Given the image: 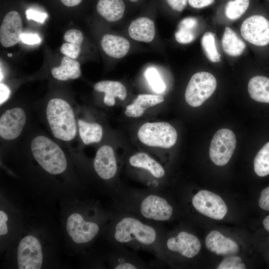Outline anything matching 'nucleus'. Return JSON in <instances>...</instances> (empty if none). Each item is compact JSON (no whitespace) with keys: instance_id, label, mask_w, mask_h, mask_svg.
I'll list each match as a JSON object with an SVG mask.
<instances>
[{"instance_id":"17","label":"nucleus","mask_w":269,"mask_h":269,"mask_svg":"<svg viewBox=\"0 0 269 269\" xmlns=\"http://www.w3.org/2000/svg\"><path fill=\"white\" fill-rule=\"evenodd\" d=\"M128 32L133 39L143 42H150L155 37L154 22L147 17H138L130 24Z\"/></svg>"},{"instance_id":"15","label":"nucleus","mask_w":269,"mask_h":269,"mask_svg":"<svg viewBox=\"0 0 269 269\" xmlns=\"http://www.w3.org/2000/svg\"><path fill=\"white\" fill-rule=\"evenodd\" d=\"M94 169L103 179L113 178L117 170L116 159L113 148L104 145L97 151L94 161Z\"/></svg>"},{"instance_id":"21","label":"nucleus","mask_w":269,"mask_h":269,"mask_svg":"<svg viewBox=\"0 0 269 269\" xmlns=\"http://www.w3.org/2000/svg\"><path fill=\"white\" fill-rule=\"evenodd\" d=\"M97 10L103 18L109 22H115L124 16L126 5L123 0H99Z\"/></svg>"},{"instance_id":"41","label":"nucleus","mask_w":269,"mask_h":269,"mask_svg":"<svg viewBox=\"0 0 269 269\" xmlns=\"http://www.w3.org/2000/svg\"><path fill=\"white\" fill-rule=\"evenodd\" d=\"M8 217L3 211H0V235H4L7 234L8 230L6 225V221Z\"/></svg>"},{"instance_id":"29","label":"nucleus","mask_w":269,"mask_h":269,"mask_svg":"<svg viewBox=\"0 0 269 269\" xmlns=\"http://www.w3.org/2000/svg\"><path fill=\"white\" fill-rule=\"evenodd\" d=\"M250 4L249 0H234L229 1L225 7L226 16L231 20L239 18L247 10Z\"/></svg>"},{"instance_id":"28","label":"nucleus","mask_w":269,"mask_h":269,"mask_svg":"<svg viewBox=\"0 0 269 269\" xmlns=\"http://www.w3.org/2000/svg\"><path fill=\"white\" fill-rule=\"evenodd\" d=\"M201 45L207 58L212 62L220 61L221 55L216 47L215 35L211 32H206L201 38Z\"/></svg>"},{"instance_id":"40","label":"nucleus","mask_w":269,"mask_h":269,"mask_svg":"<svg viewBox=\"0 0 269 269\" xmlns=\"http://www.w3.org/2000/svg\"><path fill=\"white\" fill-rule=\"evenodd\" d=\"M10 91L9 88L5 84H0V104H3L9 98Z\"/></svg>"},{"instance_id":"9","label":"nucleus","mask_w":269,"mask_h":269,"mask_svg":"<svg viewBox=\"0 0 269 269\" xmlns=\"http://www.w3.org/2000/svg\"><path fill=\"white\" fill-rule=\"evenodd\" d=\"M241 33L249 43L259 46L269 44V21L261 15H254L242 23Z\"/></svg>"},{"instance_id":"44","label":"nucleus","mask_w":269,"mask_h":269,"mask_svg":"<svg viewBox=\"0 0 269 269\" xmlns=\"http://www.w3.org/2000/svg\"><path fill=\"white\" fill-rule=\"evenodd\" d=\"M263 223L266 230L269 232V215L264 219Z\"/></svg>"},{"instance_id":"10","label":"nucleus","mask_w":269,"mask_h":269,"mask_svg":"<svg viewBox=\"0 0 269 269\" xmlns=\"http://www.w3.org/2000/svg\"><path fill=\"white\" fill-rule=\"evenodd\" d=\"M66 228L68 235L74 242L78 244L90 242L99 231L97 224L85 221L80 214L76 213L68 217Z\"/></svg>"},{"instance_id":"31","label":"nucleus","mask_w":269,"mask_h":269,"mask_svg":"<svg viewBox=\"0 0 269 269\" xmlns=\"http://www.w3.org/2000/svg\"><path fill=\"white\" fill-rule=\"evenodd\" d=\"M195 29L178 26L175 33L176 40L181 44H188L195 39Z\"/></svg>"},{"instance_id":"27","label":"nucleus","mask_w":269,"mask_h":269,"mask_svg":"<svg viewBox=\"0 0 269 269\" xmlns=\"http://www.w3.org/2000/svg\"><path fill=\"white\" fill-rule=\"evenodd\" d=\"M254 171L260 177L269 174V142L259 151L254 161Z\"/></svg>"},{"instance_id":"1","label":"nucleus","mask_w":269,"mask_h":269,"mask_svg":"<svg viewBox=\"0 0 269 269\" xmlns=\"http://www.w3.org/2000/svg\"><path fill=\"white\" fill-rule=\"evenodd\" d=\"M46 117L53 135L63 141L73 139L77 133V126L70 105L59 98L51 99L47 106Z\"/></svg>"},{"instance_id":"23","label":"nucleus","mask_w":269,"mask_h":269,"mask_svg":"<svg viewBox=\"0 0 269 269\" xmlns=\"http://www.w3.org/2000/svg\"><path fill=\"white\" fill-rule=\"evenodd\" d=\"M248 90L254 100L269 103V78L263 76L252 78L248 83Z\"/></svg>"},{"instance_id":"20","label":"nucleus","mask_w":269,"mask_h":269,"mask_svg":"<svg viewBox=\"0 0 269 269\" xmlns=\"http://www.w3.org/2000/svg\"><path fill=\"white\" fill-rule=\"evenodd\" d=\"M164 101L162 95L140 94L132 104L126 107L125 114L129 117H139L148 108L160 104Z\"/></svg>"},{"instance_id":"25","label":"nucleus","mask_w":269,"mask_h":269,"mask_svg":"<svg viewBox=\"0 0 269 269\" xmlns=\"http://www.w3.org/2000/svg\"><path fill=\"white\" fill-rule=\"evenodd\" d=\"M224 52L231 56H239L246 48L245 43L229 27H226L222 38Z\"/></svg>"},{"instance_id":"45","label":"nucleus","mask_w":269,"mask_h":269,"mask_svg":"<svg viewBox=\"0 0 269 269\" xmlns=\"http://www.w3.org/2000/svg\"><path fill=\"white\" fill-rule=\"evenodd\" d=\"M130 0L131 1H132V2H136V1H138V0Z\"/></svg>"},{"instance_id":"43","label":"nucleus","mask_w":269,"mask_h":269,"mask_svg":"<svg viewBox=\"0 0 269 269\" xmlns=\"http://www.w3.org/2000/svg\"><path fill=\"white\" fill-rule=\"evenodd\" d=\"M116 269H135L137 268L134 265L129 263H121L115 267Z\"/></svg>"},{"instance_id":"26","label":"nucleus","mask_w":269,"mask_h":269,"mask_svg":"<svg viewBox=\"0 0 269 269\" xmlns=\"http://www.w3.org/2000/svg\"><path fill=\"white\" fill-rule=\"evenodd\" d=\"M79 134L85 144L100 141L103 135L102 127L96 123H89L82 120L78 121Z\"/></svg>"},{"instance_id":"2","label":"nucleus","mask_w":269,"mask_h":269,"mask_svg":"<svg viewBox=\"0 0 269 269\" xmlns=\"http://www.w3.org/2000/svg\"><path fill=\"white\" fill-rule=\"evenodd\" d=\"M30 146L35 159L48 173L56 175L66 170L67 160L64 152L49 138L43 135L36 136Z\"/></svg>"},{"instance_id":"5","label":"nucleus","mask_w":269,"mask_h":269,"mask_svg":"<svg viewBox=\"0 0 269 269\" xmlns=\"http://www.w3.org/2000/svg\"><path fill=\"white\" fill-rule=\"evenodd\" d=\"M217 86L215 77L207 72H199L192 75L186 87L185 99L190 106H201L214 92Z\"/></svg>"},{"instance_id":"42","label":"nucleus","mask_w":269,"mask_h":269,"mask_svg":"<svg viewBox=\"0 0 269 269\" xmlns=\"http://www.w3.org/2000/svg\"><path fill=\"white\" fill-rule=\"evenodd\" d=\"M62 3L68 7L75 6L79 5L82 0H60Z\"/></svg>"},{"instance_id":"39","label":"nucleus","mask_w":269,"mask_h":269,"mask_svg":"<svg viewBox=\"0 0 269 269\" xmlns=\"http://www.w3.org/2000/svg\"><path fill=\"white\" fill-rule=\"evenodd\" d=\"M215 1V0H188L190 6L195 8H202L209 6Z\"/></svg>"},{"instance_id":"11","label":"nucleus","mask_w":269,"mask_h":269,"mask_svg":"<svg viewBox=\"0 0 269 269\" xmlns=\"http://www.w3.org/2000/svg\"><path fill=\"white\" fill-rule=\"evenodd\" d=\"M26 123V115L20 108L6 111L0 118V135L4 139L17 138L22 132Z\"/></svg>"},{"instance_id":"19","label":"nucleus","mask_w":269,"mask_h":269,"mask_svg":"<svg viewBox=\"0 0 269 269\" xmlns=\"http://www.w3.org/2000/svg\"><path fill=\"white\" fill-rule=\"evenodd\" d=\"M94 89L99 92H104V103L109 106L115 104V98L124 100L127 94V89L121 82L115 81L105 80L97 82L94 85Z\"/></svg>"},{"instance_id":"14","label":"nucleus","mask_w":269,"mask_h":269,"mask_svg":"<svg viewBox=\"0 0 269 269\" xmlns=\"http://www.w3.org/2000/svg\"><path fill=\"white\" fill-rule=\"evenodd\" d=\"M166 245L171 251L179 253L188 258L195 257L201 249L199 239L194 235L184 231L180 232L176 237L168 239Z\"/></svg>"},{"instance_id":"46","label":"nucleus","mask_w":269,"mask_h":269,"mask_svg":"<svg viewBox=\"0 0 269 269\" xmlns=\"http://www.w3.org/2000/svg\"><path fill=\"white\" fill-rule=\"evenodd\" d=\"M7 56H9V57H11V56H12V54L11 53H8Z\"/></svg>"},{"instance_id":"24","label":"nucleus","mask_w":269,"mask_h":269,"mask_svg":"<svg viewBox=\"0 0 269 269\" xmlns=\"http://www.w3.org/2000/svg\"><path fill=\"white\" fill-rule=\"evenodd\" d=\"M130 164L134 167L148 170L156 178H161L165 174L162 166L147 154L138 152L129 159Z\"/></svg>"},{"instance_id":"30","label":"nucleus","mask_w":269,"mask_h":269,"mask_svg":"<svg viewBox=\"0 0 269 269\" xmlns=\"http://www.w3.org/2000/svg\"><path fill=\"white\" fill-rule=\"evenodd\" d=\"M144 75L149 85L155 92L161 93L165 91V85L158 71L155 68H147Z\"/></svg>"},{"instance_id":"4","label":"nucleus","mask_w":269,"mask_h":269,"mask_svg":"<svg viewBox=\"0 0 269 269\" xmlns=\"http://www.w3.org/2000/svg\"><path fill=\"white\" fill-rule=\"evenodd\" d=\"M116 241L125 243L135 240L150 245L155 240L156 234L153 228L132 217L122 219L116 225L114 235Z\"/></svg>"},{"instance_id":"3","label":"nucleus","mask_w":269,"mask_h":269,"mask_svg":"<svg viewBox=\"0 0 269 269\" xmlns=\"http://www.w3.org/2000/svg\"><path fill=\"white\" fill-rule=\"evenodd\" d=\"M137 136L146 145L169 148L175 144L177 133L175 128L166 122L145 123L139 129Z\"/></svg>"},{"instance_id":"13","label":"nucleus","mask_w":269,"mask_h":269,"mask_svg":"<svg viewBox=\"0 0 269 269\" xmlns=\"http://www.w3.org/2000/svg\"><path fill=\"white\" fill-rule=\"evenodd\" d=\"M140 212L146 218L166 221L171 217L173 209L164 198L155 195H150L142 201Z\"/></svg>"},{"instance_id":"16","label":"nucleus","mask_w":269,"mask_h":269,"mask_svg":"<svg viewBox=\"0 0 269 269\" xmlns=\"http://www.w3.org/2000/svg\"><path fill=\"white\" fill-rule=\"evenodd\" d=\"M205 243L207 249L217 255H232L237 253L239 251L238 245L234 241L225 237L217 231H212L209 233Z\"/></svg>"},{"instance_id":"37","label":"nucleus","mask_w":269,"mask_h":269,"mask_svg":"<svg viewBox=\"0 0 269 269\" xmlns=\"http://www.w3.org/2000/svg\"><path fill=\"white\" fill-rule=\"evenodd\" d=\"M259 205L262 209L269 211V186L262 191L259 200Z\"/></svg>"},{"instance_id":"32","label":"nucleus","mask_w":269,"mask_h":269,"mask_svg":"<svg viewBox=\"0 0 269 269\" xmlns=\"http://www.w3.org/2000/svg\"><path fill=\"white\" fill-rule=\"evenodd\" d=\"M245 265L242 262L241 258L231 256L224 259L218 266V269H245Z\"/></svg>"},{"instance_id":"7","label":"nucleus","mask_w":269,"mask_h":269,"mask_svg":"<svg viewBox=\"0 0 269 269\" xmlns=\"http://www.w3.org/2000/svg\"><path fill=\"white\" fill-rule=\"evenodd\" d=\"M17 261L19 269H39L43 262L41 244L35 237L23 238L17 248Z\"/></svg>"},{"instance_id":"36","label":"nucleus","mask_w":269,"mask_h":269,"mask_svg":"<svg viewBox=\"0 0 269 269\" xmlns=\"http://www.w3.org/2000/svg\"><path fill=\"white\" fill-rule=\"evenodd\" d=\"M20 41L26 44L33 45L40 43L41 39L37 34L22 33Z\"/></svg>"},{"instance_id":"12","label":"nucleus","mask_w":269,"mask_h":269,"mask_svg":"<svg viewBox=\"0 0 269 269\" xmlns=\"http://www.w3.org/2000/svg\"><path fill=\"white\" fill-rule=\"evenodd\" d=\"M22 19L19 13L12 10L4 16L0 28V42L5 47L12 46L20 41Z\"/></svg>"},{"instance_id":"6","label":"nucleus","mask_w":269,"mask_h":269,"mask_svg":"<svg viewBox=\"0 0 269 269\" xmlns=\"http://www.w3.org/2000/svg\"><path fill=\"white\" fill-rule=\"evenodd\" d=\"M236 146V137L230 130L222 129L214 134L209 148V156L217 166H223L228 163Z\"/></svg>"},{"instance_id":"38","label":"nucleus","mask_w":269,"mask_h":269,"mask_svg":"<svg viewBox=\"0 0 269 269\" xmlns=\"http://www.w3.org/2000/svg\"><path fill=\"white\" fill-rule=\"evenodd\" d=\"M168 5L174 10L182 11L185 8L188 0H166Z\"/></svg>"},{"instance_id":"8","label":"nucleus","mask_w":269,"mask_h":269,"mask_svg":"<svg viewBox=\"0 0 269 269\" xmlns=\"http://www.w3.org/2000/svg\"><path fill=\"white\" fill-rule=\"evenodd\" d=\"M192 203L197 211L213 219L221 220L227 213V206L222 198L208 190L198 192L193 196Z\"/></svg>"},{"instance_id":"35","label":"nucleus","mask_w":269,"mask_h":269,"mask_svg":"<svg viewBox=\"0 0 269 269\" xmlns=\"http://www.w3.org/2000/svg\"><path fill=\"white\" fill-rule=\"evenodd\" d=\"M25 13L27 19L40 23H43L48 16L46 13L33 9H27Z\"/></svg>"},{"instance_id":"34","label":"nucleus","mask_w":269,"mask_h":269,"mask_svg":"<svg viewBox=\"0 0 269 269\" xmlns=\"http://www.w3.org/2000/svg\"><path fill=\"white\" fill-rule=\"evenodd\" d=\"M64 39L67 42L81 45L84 39V36L79 30L71 29L65 32L64 35Z\"/></svg>"},{"instance_id":"18","label":"nucleus","mask_w":269,"mask_h":269,"mask_svg":"<svg viewBox=\"0 0 269 269\" xmlns=\"http://www.w3.org/2000/svg\"><path fill=\"white\" fill-rule=\"evenodd\" d=\"M101 45L107 55L115 58L124 57L130 48V43L128 39L122 36L110 34L103 35Z\"/></svg>"},{"instance_id":"33","label":"nucleus","mask_w":269,"mask_h":269,"mask_svg":"<svg viewBox=\"0 0 269 269\" xmlns=\"http://www.w3.org/2000/svg\"><path fill=\"white\" fill-rule=\"evenodd\" d=\"M81 46L80 44L67 42L61 45L60 51L66 56L76 59L80 53Z\"/></svg>"},{"instance_id":"22","label":"nucleus","mask_w":269,"mask_h":269,"mask_svg":"<svg viewBox=\"0 0 269 269\" xmlns=\"http://www.w3.org/2000/svg\"><path fill=\"white\" fill-rule=\"evenodd\" d=\"M51 72L54 78L61 81L77 79L81 74L79 63L66 56L62 59L60 65L52 68Z\"/></svg>"}]
</instances>
